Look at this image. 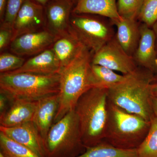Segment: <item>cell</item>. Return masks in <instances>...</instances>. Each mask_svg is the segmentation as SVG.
Masks as SVG:
<instances>
[{
	"label": "cell",
	"instance_id": "1",
	"mask_svg": "<svg viewBox=\"0 0 157 157\" xmlns=\"http://www.w3.org/2000/svg\"><path fill=\"white\" fill-rule=\"evenodd\" d=\"M125 75L122 81L108 89V99L112 104L150 122L154 117L151 101L155 74L138 67Z\"/></svg>",
	"mask_w": 157,
	"mask_h": 157
},
{
	"label": "cell",
	"instance_id": "2",
	"mask_svg": "<svg viewBox=\"0 0 157 157\" xmlns=\"http://www.w3.org/2000/svg\"><path fill=\"white\" fill-rule=\"evenodd\" d=\"M94 53L85 46L72 62L60 72L59 108L54 123L74 109L78 99L96 87L91 70Z\"/></svg>",
	"mask_w": 157,
	"mask_h": 157
},
{
	"label": "cell",
	"instance_id": "3",
	"mask_svg": "<svg viewBox=\"0 0 157 157\" xmlns=\"http://www.w3.org/2000/svg\"><path fill=\"white\" fill-rule=\"evenodd\" d=\"M108 89H90L78 99L74 109L78 116L82 142L86 148L102 141L109 120Z\"/></svg>",
	"mask_w": 157,
	"mask_h": 157
},
{
	"label": "cell",
	"instance_id": "4",
	"mask_svg": "<svg viewBox=\"0 0 157 157\" xmlns=\"http://www.w3.org/2000/svg\"><path fill=\"white\" fill-rule=\"evenodd\" d=\"M59 73L41 75L31 73H5L0 75V92L13 101H38L58 94Z\"/></svg>",
	"mask_w": 157,
	"mask_h": 157
},
{
	"label": "cell",
	"instance_id": "5",
	"mask_svg": "<svg viewBox=\"0 0 157 157\" xmlns=\"http://www.w3.org/2000/svg\"><path fill=\"white\" fill-rule=\"evenodd\" d=\"M45 157H75L84 152L86 147L74 109L53 124L45 138Z\"/></svg>",
	"mask_w": 157,
	"mask_h": 157
},
{
	"label": "cell",
	"instance_id": "6",
	"mask_svg": "<svg viewBox=\"0 0 157 157\" xmlns=\"http://www.w3.org/2000/svg\"><path fill=\"white\" fill-rule=\"evenodd\" d=\"M70 25L82 43L94 54L115 35L111 21L99 15L72 13Z\"/></svg>",
	"mask_w": 157,
	"mask_h": 157
},
{
	"label": "cell",
	"instance_id": "7",
	"mask_svg": "<svg viewBox=\"0 0 157 157\" xmlns=\"http://www.w3.org/2000/svg\"><path fill=\"white\" fill-rule=\"evenodd\" d=\"M110 117L112 130L109 143L120 148H137L142 143L140 135L150 122L112 104Z\"/></svg>",
	"mask_w": 157,
	"mask_h": 157
},
{
	"label": "cell",
	"instance_id": "8",
	"mask_svg": "<svg viewBox=\"0 0 157 157\" xmlns=\"http://www.w3.org/2000/svg\"><path fill=\"white\" fill-rule=\"evenodd\" d=\"M92 64L106 67L122 75L132 73L138 67L133 57L128 55L117 42L115 35L93 54Z\"/></svg>",
	"mask_w": 157,
	"mask_h": 157
},
{
	"label": "cell",
	"instance_id": "9",
	"mask_svg": "<svg viewBox=\"0 0 157 157\" xmlns=\"http://www.w3.org/2000/svg\"><path fill=\"white\" fill-rule=\"evenodd\" d=\"M44 23V6L33 0H25L13 23L12 40L23 34L39 31Z\"/></svg>",
	"mask_w": 157,
	"mask_h": 157
},
{
	"label": "cell",
	"instance_id": "10",
	"mask_svg": "<svg viewBox=\"0 0 157 157\" xmlns=\"http://www.w3.org/2000/svg\"><path fill=\"white\" fill-rule=\"evenodd\" d=\"M74 6L71 0H51L44 6L47 30L57 39L70 30Z\"/></svg>",
	"mask_w": 157,
	"mask_h": 157
},
{
	"label": "cell",
	"instance_id": "11",
	"mask_svg": "<svg viewBox=\"0 0 157 157\" xmlns=\"http://www.w3.org/2000/svg\"><path fill=\"white\" fill-rule=\"evenodd\" d=\"M56 39L48 30L28 33L12 40L10 49L19 56L37 55L48 49Z\"/></svg>",
	"mask_w": 157,
	"mask_h": 157
},
{
	"label": "cell",
	"instance_id": "12",
	"mask_svg": "<svg viewBox=\"0 0 157 157\" xmlns=\"http://www.w3.org/2000/svg\"><path fill=\"white\" fill-rule=\"evenodd\" d=\"M0 132L40 157H45V141L33 121L10 128L0 126Z\"/></svg>",
	"mask_w": 157,
	"mask_h": 157
},
{
	"label": "cell",
	"instance_id": "13",
	"mask_svg": "<svg viewBox=\"0 0 157 157\" xmlns=\"http://www.w3.org/2000/svg\"><path fill=\"white\" fill-rule=\"evenodd\" d=\"M140 37L133 59L138 67L157 74V52L153 30L140 23Z\"/></svg>",
	"mask_w": 157,
	"mask_h": 157
},
{
	"label": "cell",
	"instance_id": "14",
	"mask_svg": "<svg viewBox=\"0 0 157 157\" xmlns=\"http://www.w3.org/2000/svg\"><path fill=\"white\" fill-rule=\"evenodd\" d=\"M38 101L17 99L0 115V126L10 128L32 121Z\"/></svg>",
	"mask_w": 157,
	"mask_h": 157
},
{
	"label": "cell",
	"instance_id": "15",
	"mask_svg": "<svg viewBox=\"0 0 157 157\" xmlns=\"http://www.w3.org/2000/svg\"><path fill=\"white\" fill-rule=\"evenodd\" d=\"M60 71V66L51 48H48L29 59L19 69L8 73L51 75L59 73Z\"/></svg>",
	"mask_w": 157,
	"mask_h": 157
},
{
	"label": "cell",
	"instance_id": "16",
	"mask_svg": "<svg viewBox=\"0 0 157 157\" xmlns=\"http://www.w3.org/2000/svg\"><path fill=\"white\" fill-rule=\"evenodd\" d=\"M58 108V94L45 97L38 101L32 121L35 124L44 141L48 132L54 124Z\"/></svg>",
	"mask_w": 157,
	"mask_h": 157
},
{
	"label": "cell",
	"instance_id": "17",
	"mask_svg": "<svg viewBox=\"0 0 157 157\" xmlns=\"http://www.w3.org/2000/svg\"><path fill=\"white\" fill-rule=\"evenodd\" d=\"M112 22L117 28L115 37L117 42L128 55L133 57L140 41V22L136 19L125 17Z\"/></svg>",
	"mask_w": 157,
	"mask_h": 157
},
{
	"label": "cell",
	"instance_id": "18",
	"mask_svg": "<svg viewBox=\"0 0 157 157\" xmlns=\"http://www.w3.org/2000/svg\"><path fill=\"white\" fill-rule=\"evenodd\" d=\"M84 47L71 28L66 34L57 38L52 48L58 60L61 70L72 62Z\"/></svg>",
	"mask_w": 157,
	"mask_h": 157
},
{
	"label": "cell",
	"instance_id": "19",
	"mask_svg": "<svg viewBox=\"0 0 157 157\" xmlns=\"http://www.w3.org/2000/svg\"><path fill=\"white\" fill-rule=\"evenodd\" d=\"M72 13L99 15L112 22L123 19L118 11L117 0H78Z\"/></svg>",
	"mask_w": 157,
	"mask_h": 157
},
{
	"label": "cell",
	"instance_id": "20",
	"mask_svg": "<svg viewBox=\"0 0 157 157\" xmlns=\"http://www.w3.org/2000/svg\"><path fill=\"white\" fill-rule=\"evenodd\" d=\"M75 157H139L137 149L120 148L101 141L86 148L83 153Z\"/></svg>",
	"mask_w": 157,
	"mask_h": 157
},
{
	"label": "cell",
	"instance_id": "21",
	"mask_svg": "<svg viewBox=\"0 0 157 157\" xmlns=\"http://www.w3.org/2000/svg\"><path fill=\"white\" fill-rule=\"evenodd\" d=\"M91 70L96 87L109 89L122 81L124 75H120L115 71L100 65L91 64Z\"/></svg>",
	"mask_w": 157,
	"mask_h": 157
},
{
	"label": "cell",
	"instance_id": "22",
	"mask_svg": "<svg viewBox=\"0 0 157 157\" xmlns=\"http://www.w3.org/2000/svg\"><path fill=\"white\" fill-rule=\"evenodd\" d=\"M0 151L9 157H41L29 147L15 142L0 132Z\"/></svg>",
	"mask_w": 157,
	"mask_h": 157
},
{
	"label": "cell",
	"instance_id": "23",
	"mask_svg": "<svg viewBox=\"0 0 157 157\" xmlns=\"http://www.w3.org/2000/svg\"><path fill=\"white\" fill-rule=\"evenodd\" d=\"M139 157H157V118L150 122L148 134L137 148Z\"/></svg>",
	"mask_w": 157,
	"mask_h": 157
},
{
	"label": "cell",
	"instance_id": "24",
	"mask_svg": "<svg viewBox=\"0 0 157 157\" xmlns=\"http://www.w3.org/2000/svg\"><path fill=\"white\" fill-rule=\"evenodd\" d=\"M137 20L152 28L157 21V0H144Z\"/></svg>",
	"mask_w": 157,
	"mask_h": 157
},
{
	"label": "cell",
	"instance_id": "25",
	"mask_svg": "<svg viewBox=\"0 0 157 157\" xmlns=\"http://www.w3.org/2000/svg\"><path fill=\"white\" fill-rule=\"evenodd\" d=\"M144 0H117V7L121 17L137 19Z\"/></svg>",
	"mask_w": 157,
	"mask_h": 157
},
{
	"label": "cell",
	"instance_id": "26",
	"mask_svg": "<svg viewBox=\"0 0 157 157\" xmlns=\"http://www.w3.org/2000/svg\"><path fill=\"white\" fill-rule=\"evenodd\" d=\"M25 63V60L17 55L3 53L0 55L1 74L9 73L19 69Z\"/></svg>",
	"mask_w": 157,
	"mask_h": 157
},
{
	"label": "cell",
	"instance_id": "27",
	"mask_svg": "<svg viewBox=\"0 0 157 157\" xmlns=\"http://www.w3.org/2000/svg\"><path fill=\"white\" fill-rule=\"evenodd\" d=\"M25 0H8L2 26L12 28L14 20Z\"/></svg>",
	"mask_w": 157,
	"mask_h": 157
},
{
	"label": "cell",
	"instance_id": "28",
	"mask_svg": "<svg viewBox=\"0 0 157 157\" xmlns=\"http://www.w3.org/2000/svg\"><path fill=\"white\" fill-rule=\"evenodd\" d=\"M12 38V29L1 26L0 29V51L1 52L7 48L10 42L11 43Z\"/></svg>",
	"mask_w": 157,
	"mask_h": 157
},
{
	"label": "cell",
	"instance_id": "29",
	"mask_svg": "<svg viewBox=\"0 0 157 157\" xmlns=\"http://www.w3.org/2000/svg\"><path fill=\"white\" fill-rule=\"evenodd\" d=\"M12 101L6 94L0 92V115L8 109Z\"/></svg>",
	"mask_w": 157,
	"mask_h": 157
},
{
	"label": "cell",
	"instance_id": "30",
	"mask_svg": "<svg viewBox=\"0 0 157 157\" xmlns=\"http://www.w3.org/2000/svg\"><path fill=\"white\" fill-rule=\"evenodd\" d=\"M7 1L8 0H0V18L2 21L5 16Z\"/></svg>",
	"mask_w": 157,
	"mask_h": 157
},
{
	"label": "cell",
	"instance_id": "31",
	"mask_svg": "<svg viewBox=\"0 0 157 157\" xmlns=\"http://www.w3.org/2000/svg\"><path fill=\"white\" fill-rule=\"evenodd\" d=\"M152 108L154 116L157 118V98L153 97L151 101Z\"/></svg>",
	"mask_w": 157,
	"mask_h": 157
},
{
	"label": "cell",
	"instance_id": "32",
	"mask_svg": "<svg viewBox=\"0 0 157 157\" xmlns=\"http://www.w3.org/2000/svg\"><path fill=\"white\" fill-rule=\"evenodd\" d=\"M153 97L157 98V74L155 75V79L153 82Z\"/></svg>",
	"mask_w": 157,
	"mask_h": 157
},
{
	"label": "cell",
	"instance_id": "33",
	"mask_svg": "<svg viewBox=\"0 0 157 157\" xmlns=\"http://www.w3.org/2000/svg\"><path fill=\"white\" fill-rule=\"evenodd\" d=\"M152 29L153 30L154 32L155 36L156 39V50L157 52V21L155 24L153 26Z\"/></svg>",
	"mask_w": 157,
	"mask_h": 157
},
{
	"label": "cell",
	"instance_id": "34",
	"mask_svg": "<svg viewBox=\"0 0 157 157\" xmlns=\"http://www.w3.org/2000/svg\"><path fill=\"white\" fill-rule=\"evenodd\" d=\"M33 1H35L36 2L39 3L43 6H45L48 2H50L51 0H33Z\"/></svg>",
	"mask_w": 157,
	"mask_h": 157
},
{
	"label": "cell",
	"instance_id": "35",
	"mask_svg": "<svg viewBox=\"0 0 157 157\" xmlns=\"http://www.w3.org/2000/svg\"><path fill=\"white\" fill-rule=\"evenodd\" d=\"M0 157H9L7 156V155H6L4 154V153H3L2 152L0 151Z\"/></svg>",
	"mask_w": 157,
	"mask_h": 157
},
{
	"label": "cell",
	"instance_id": "36",
	"mask_svg": "<svg viewBox=\"0 0 157 157\" xmlns=\"http://www.w3.org/2000/svg\"><path fill=\"white\" fill-rule=\"evenodd\" d=\"M71 1L73 2V4H74V5L75 6V5H76V3H77V2H78V0H71Z\"/></svg>",
	"mask_w": 157,
	"mask_h": 157
}]
</instances>
